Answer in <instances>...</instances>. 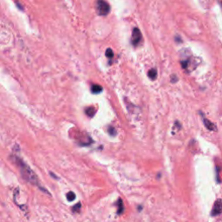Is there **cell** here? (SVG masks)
<instances>
[{
    "mask_svg": "<svg viewBox=\"0 0 222 222\" xmlns=\"http://www.w3.org/2000/svg\"><path fill=\"white\" fill-rule=\"evenodd\" d=\"M11 158H12V161L17 166V167L19 168V171H20V174H21L23 178L26 181L31 183L32 185H36V186L39 187L40 189L44 190L43 192H45L46 193V190L40 187L39 180H38L36 175H35V173L32 171V169L29 167L26 163H24V161H23V160H21L19 157H17V155H12Z\"/></svg>",
    "mask_w": 222,
    "mask_h": 222,
    "instance_id": "1",
    "label": "cell"
},
{
    "mask_svg": "<svg viewBox=\"0 0 222 222\" xmlns=\"http://www.w3.org/2000/svg\"><path fill=\"white\" fill-rule=\"evenodd\" d=\"M96 11L99 15H102V16L107 15V14H108V12L110 11L109 4L107 2H105L104 0H98L96 3Z\"/></svg>",
    "mask_w": 222,
    "mask_h": 222,
    "instance_id": "2",
    "label": "cell"
},
{
    "mask_svg": "<svg viewBox=\"0 0 222 222\" xmlns=\"http://www.w3.org/2000/svg\"><path fill=\"white\" fill-rule=\"evenodd\" d=\"M141 33H140V30L138 28H135L133 30V33H132V44L135 46H137L141 41Z\"/></svg>",
    "mask_w": 222,
    "mask_h": 222,
    "instance_id": "3",
    "label": "cell"
},
{
    "mask_svg": "<svg viewBox=\"0 0 222 222\" xmlns=\"http://www.w3.org/2000/svg\"><path fill=\"white\" fill-rule=\"evenodd\" d=\"M222 212V200L221 199H217L215 201L214 205H213V207L212 209V216H217V215L220 214Z\"/></svg>",
    "mask_w": 222,
    "mask_h": 222,
    "instance_id": "4",
    "label": "cell"
},
{
    "mask_svg": "<svg viewBox=\"0 0 222 222\" xmlns=\"http://www.w3.org/2000/svg\"><path fill=\"white\" fill-rule=\"evenodd\" d=\"M203 122H204V125L206 126L207 129L209 130H212V131H216L217 130V128L215 126V124H213L212 122H210L209 120H207V118H203Z\"/></svg>",
    "mask_w": 222,
    "mask_h": 222,
    "instance_id": "5",
    "label": "cell"
},
{
    "mask_svg": "<svg viewBox=\"0 0 222 222\" xmlns=\"http://www.w3.org/2000/svg\"><path fill=\"white\" fill-rule=\"evenodd\" d=\"M116 206H117L118 209H117V213L118 214H122V212H123L124 209V206H123V202H122V199H119L116 202Z\"/></svg>",
    "mask_w": 222,
    "mask_h": 222,
    "instance_id": "6",
    "label": "cell"
},
{
    "mask_svg": "<svg viewBox=\"0 0 222 222\" xmlns=\"http://www.w3.org/2000/svg\"><path fill=\"white\" fill-rule=\"evenodd\" d=\"M91 91H92V93H94V94H99L103 91V88H102V86H100V85L94 84V85H92V87H91Z\"/></svg>",
    "mask_w": 222,
    "mask_h": 222,
    "instance_id": "7",
    "label": "cell"
},
{
    "mask_svg": "<svg viewBox=\"0 0 222 222\" xmlns=\"http://www.w3.org/2000/svg\"><path fill=\"white\" fill-rule=\"evenodd\" d=\"M85 113L88 116H89V117H93V116H95V109L93 108V107H89V108H88L85 109Z\"/></svg>",
    "mask_w": 222,
    "mask_h": 222,
    "instance_id": "8",
    "label": "cell"
},
{
    "mask_svg": "<svg viewBox=\"0 0 222 222\" xmlns=\"http://www.w3.org/2000/svg\"><path fill=\"white\" fill-rule=\"evenodd\" d=\"M148 76L151 80H154L157 76V71H156L155 69H152L148 71Z\"/></svg>",
    "mask_w": 222,
    "mask_h": 222,
    "instance_id": "9",
    "label": "cell"
},
{
    "mask_svg": "<svg viewBox=\"0 0 222 222\" xmlns=\"http://www.w3.org/2000/svg\"><path fill=\"white\" fill-rule=\"evenodd\" d=\"M66 196H67V199H68L69 201H73L75 199H76V194H75L73 192H69Z\"/></svg>",
    "mask_w": 222,
    "mask_h": 222,
    "instance_id": "10",
    "label": "cell"
},
{
    "mask_svg": "<svg viewBox=\"0 0 222 222\" xmlns=\"http://www.w3.org/2000/svg\"><path fill=\"white\" fill-rule=\"evenodd\" d=\"M108 134H109L110 135H116V129H115L114 127H112V126H109V127H108Z\"/></svg>",
    "mask_w": 222,
    "mask_h": 222,
    "instance_id": "11",
    "label": "cell"
},
{
    "mask_svg": "<svg viewBox=\"0 0 222 222\" xmlns=\"http://www.w3.org/2000/svg\"><path fill=\"white\" fill-rule=\"evenodd\" d=\"M113 56H114V53H113V50L111 49H108L106 50V57H108V58H112Z\"/></svg>",
    "mask_w": 222,
    "mask_h": 222,
    "instance_id": "12",
    "label": "cell"
},
{
    "mask_svg": "<svg viewBox=\"0 0 222 222\" xmlns=\"http://www.w3.org/2000/svg\"><path fill=\"white\" fill-rule=\"evenodd\" d=\"M80 208H81V203H77L75 207H72V211L74 213H78L80 211Z\"/></svg>",
    "mask_w": 222,
    "mask_h": 222,
    "instance_id": "13",
    "label": "cell"
}]
</instances>
